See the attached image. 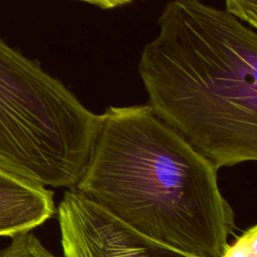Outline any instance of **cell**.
Masks as SVG:
<instances>
[{
  "instance_id": "6da1fadb",
  "label": "cell",
  "mask_w": 257,
  "mask_h": 257,
  "mask_svg": "<svg viewBox=\"0 0 257 257\" xmlns=\"http://www.w3.org/2000/svg\"><path fill=\"white\" fill-rule=\"evenodd\" d=\"M74 189L136 231L202 257H220L236 229L218 169L149 104L97 114Z\"/></svg>"
},
{
  "instance_id": "7a4b0ae2",
  "label": "cell",
  "mask_w": 257,
  "mask_h": 257,
  "mask_svg": "<svg viewBox=\"0 0 257 257\" xmlns=\"http://www.w3.org/2000/svg\"><path fill=\"white\" fill-rule=\"evenodd\" d=\"M138 70L149 105L219 170L257 160V34L226 10L171 0Z\"/></svg>"
},
{
  "instance_id": "3957f363",
  "label": "cell",
  "mask_w": 257,
  "mask_h": 257,
  "mask_svg": "<svg viewBox=\"0 0 257 257\" xmlns=\"http://www.w3.org/2000/svg\"><path fill=\"white\" fill-rule=\"evenodd\" d=\"M97 114L37 60L0 38V170L43 187L74 188Z\"/></svg>"
},
{
  "instance_id": "277c9868",
  "label": "cell",
  "mask_w": 257,
  "mask_h": 257,
  "mask_svg": "<svg viewBox=\"0 0 257 257\" xmlns=\"http://www.w3.org/2000/svg\"><path fill=\"white\" fill-rule=\"evenodd\" d=\"M63 257H202L125 225L75 189L57 207Z\"/></svg>"
},
{
  "instance_id": "5b68a950",
  "label": "cell",
  "mask_w": 257,
  "mask_h": 257,
  "mask_svg": "<svg viewBox=\"0 0 257 257\" xmlns=\"http://www.w3.org/2000/svg\"><path fill=\"white\" fill-rule=\"evenodd\" d=\"M54 214L52 190L0 170V237L30 232Z\"/></svg>"
},
{
  "instance_id": "8992f818",
  "label": "cell",
  "mask_w": 257,
  "mask_h": 257,
  "mask_svg": "<svg viewBox=\"0 0 257 257\" xmlns=\"http://www.w3.org/2000/svg\"><path fill=\"white\" fill-rule=\"evenodd\" d=\"M0 257H57L47 250L39 239L30 232L12 237L11 243L0 249Z\"/></svg>"
},
{
  "instance_id": "52a82bcc",
  "label": "cell",
  "mask_w": 257,
  "mask_h": 257,
  "mask_svg": "<svg viewBox=\"0 0 257 257\" xmlns=\"http://www.w3.org/2000/svg\"><path fill=\"white\" fill-rule=\"evenodd\" d=\"M220 257H257V226L247 228L231 244L227 243Z\"/></svg>"
},
{
  "instance_id": "ba28073f",
  "label": "cell",
  "mask_w": 257,
  "mask_h": 257,
  "mask_svg": "<svg viewBox=\"0 0 257 257\" xmlns=\"http://www.w3.org/2000/svg\"><path fill=\"white\" fill-rule=\"evenodd\" d=\"M225 10L250 26H257V0H226Z\"/></svg>"
},
{
  "instance_id": "9c48e42d",
  "label": "cell",
  "mask_w": 257,
  "mask_h": 257,
  "mask_svg": "<svg viewBox=\"0 0 257 257\" xmlns=\"http://www.w3.org/2000/svg\"><path fill=\"white\" fill-rule=\"evenodd\" d=\"M75 1H80L84 2L87 4H91L93 6L99 7L101 9H111V8H116L118 6L125 5L133 0H75Z\"/></svg>"
}]
</instances>
